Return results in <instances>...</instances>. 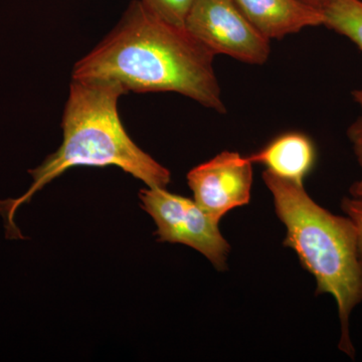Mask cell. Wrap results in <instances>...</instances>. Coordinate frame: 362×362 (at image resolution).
<instances>
[{
	"instance_id": "cell-11",
	"label": "cell",
	"mask_w": 362,
	"mask_h": 362,
	"mask_svg": "<svg viewBox=\"0 0 362 362\" xmlns=\"http://www.w3.org/2000/svg\"><path fill=\"white\" fill-rule=\"evenodd\" d=\"M352 98L361 108V115L357 117L356 120L349 126L347 136L351 143L352 149L356 154L359 166L362 169V88L354 90L352 92ZM349 194L354 197H362V176L350 187Z\"/></svg>"
},
{
	"instance_id": "cell-10",
	"label": "cell",
	"mask_w": 362,
	"mask_h": 362,
	"mask_svg": "<svg viewBox=\"0 0 362 362\" xmlns=\"http://www.w3.org/2000/svg\"><path fill=\"white\" fill-rule=\"evenodd\" d=\"M159 18L180 28H185L188 13L195 0H140Z\"/></svg>"
},
{
	"instance_id": "cell-12",
	"label": "cell",
	"mask_w": 362,
	"mask_h": 362,
	"mask_svg": "<svg viewBox=\"0 0 362 362\" xmlns=\"http://www.w3.org/2000/svg\"><path fill=\"white\" fill-rule=\"evenodd\" d=\"M341 209L356 228L357 246L362 259V197L351 195L344 197L341 202Z\"/></svg>"
},
{
	"instance_id": "cell-13",
	"label": "cell",
	"mask_w": 362,
	"mask_h": 362,
	"mask_svg": "<svg viewBox=\"0 0 362 362\" xmlns=\"http://www.w3.org/2000/svg\"><path fill=\"white\" fill-rule=\"evenodd\" d=\"M302 1L306 2V4H310V6L316 7V8H319L321 11V7H322L325 0H302Z\"/></svg>"
},
{
	"instance_id": "cell-8",
	"label": "cell",
	"mask_w": 362,
	"mask_h": 362,
	"mask_svg": "<svg viewBox=\"0 0 362 362\" xmlns=\"http://www.w3.org/2000/svg\"><path fill=\"white\" fill-rule=\"evenodd\" d=\"M316 147L304 133L292 131L274 138L249 156L252 163L263 164L276 175L302 183L315 166Z\"/></svg>"
},
{
	"instance_id": "cell-1",
	"label": "cell",
	"mask_w": 362,
	"mask_h": 362,
	"mask_svg": "<svg viewBox=\"0 0 362 362\" xmlns=\"http://www.w3.org/2000/svg\"><path fill=\"white\" fill-rule=\"evenodd\" d=\"M214 57L187 28L134 0L112 32L76 64L71 78L113 83L125 93H177L225 114Z\"/></svg>"
},
{
	"instance_id": "cell-4",
	"label": "cell",
	"mask_w": 362,
	"mask_h": 362,
	"mask_svg": "<svg viewBox=\"0 0 362 362\" xmlns=\"http://www.w3.org/2000/svg\"><path fill=\"white\" fill-rule=\"evenodd\" d=\"M139 199L142 209L156 221L159 242L187 245L202 252L218 270H226L230 244L221 235L218 223L194 199L159 187L140 190Z\"/></svg>"
},
{
	"instance_id": "cell-7",
	"label": "cell",
	"mask_w": 362,
	"mask_h": 362,
	"mask_svg": "<svg viewBox=\"0 0 362 362\" xmlns=\"http://www.w3.org/2000/svg\"><path fill=\"white\" fill-rule=\"evenodd\" d=\"M247 20L268 40L323 26L322 11L302 0H233Z\"/></svg>"
},
{
	"instance_id": "cell-5",
	"label": "cell",
	"mask_w": 362,
	"mask_h": 362,
	"mask_svg": "<svg viewBox=\"0 0 362 362\" xmlns=\"http://www.w3.org/2000/svg\"><path fill=\"white\" fill-rule=\"evenodd\" d=\"M185 28L214 54H226L250 65H264L270 40L247 20L233 0H195Z\"/></svg>"
},
{
	"instance_id": "cell-9",
	"label": "cell",
	"mask_w": 362,
	"mask_h": 362,
	"mask_svg": "<svg viewBox=\"0 0 362 362\" xmlns=\"http://www.w3.org/2000/svg\"><path fill=\"white\" fill-rule=\"evenodd\" d=\"M321 11L323 26L346 37L362 52V0H325Z\"/></svg>"
},
{
	"instance_id": "cell-6",
	"label": "cell",
	"mask_w": 362,
	"mask_h": 362,
	"mask_svg": "<svg viewBox=\"0 0 362 362\" xmlns=\"http://www.w3.org/2000/svg\"><path fill=\"white\" fill-rule=\"evenodd\" d=\"M252 162L238 152L223 151L188 173L194 202L216 223L233 209L251 202Z\"/></svg>"
},
{
	"instance_id": "cell-3",
	"label": "cell",
	"mask_w": 362,
	"mask_h": 362,
	"mask_svg": "<svg viewBox=\"0 0 362 362\" xmlns=\"http://www.w3.org/2000/svg\"><path fill=\"white\" fill-rule=\"evenodd\" d=\"M263 180L273 195L276 214L287 228L283 245L296 252L302 266L316 279V294L334 298L340 322L338 347L354 358L349 320L362 303V259L354 223L346 216L316 204L302 183L267 169Z\"/></svg>"
},
{
	"instance_id": "cell-2",
	"label": "cell",
	"mask_w": 362,
	"mask_h": 362,
	"mask_svg": "<svg viewBox=\"0 0 362 362\" xmlns=\"http://www.w3.org/2000/svg\"><path fill=\"white\" fill-rule=\"evenodd\" d=\"M124 94L125 90L113 83L71 78L58 151L28 171L33 182L23 197L0 201L9 239H23L13 221L18 207L76 166H117L148 187L166 188L170 183V171L139 148L124 129L118 113V100Z\"/></svg>"
}]
</instances>
